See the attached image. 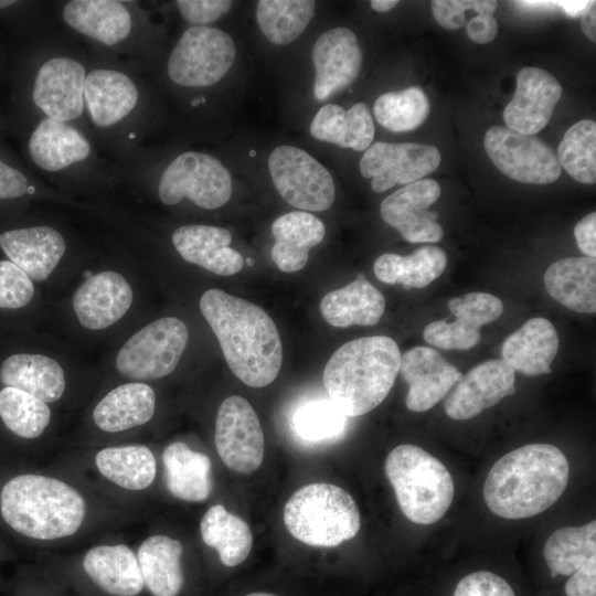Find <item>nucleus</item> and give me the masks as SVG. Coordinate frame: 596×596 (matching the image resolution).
Masks as SVG:
<instances>
[{"mask_svg": "<svg viewBox=\"0 0 596 596\" xmlns=\"http://www.w3.org/2000/svg\"><path fill=\"white\" fill-rule=\"evenodd\" d=\"M200 310L237 379L251 387H264L276 379L283 348L277 327L265 310L216 288L201 296Z\"/></svg>", "mask_w": 596, "mask_h": 596, "instance_id": "nucleus-1", "label": "nucleus"}, {"mask_svg": "<svg viewBox=\"0 0 596 596\" xmlns=\"http://www.w3.org/2000/svg\"><path fill=\"white\" fill-rule=\"evenodd\" d=\"M568 475V461L560 448L529 444L494 462L485 480L483 499L490 511L500 518H531L561 498Z\"/></svg>", "mask_w": 596, "mask_h": 596, "instance_id": "nucleus-2", "label": "nucleus"}, {"mask_svg": "<svg viewBox=\"0 0 596 596\" xmlns=\"http://www.w3.org/2000/svg\"><path fill=\"white\" fill-rule=\"evenodd\" d=\"M401 355L396 342L386 336L364 337L344 343L323 370L328 397L348 417L371 412L393 387Z\"/></svg>", "mask_w": 596, "mask_h": 596, "instance_id": "nucleus-3", "label": "nucleus"}, {"mask_svg": "<svg viewBox=\"0 0 596 596\" xmlns=\"http://www.w3.org/2000/svg\"><path fill=\"white\" fill-rule=\"evenodd\" d=\"M3 520L14 531L35 540L73 535L82 525L86 504L68 483L42 475H19L0 493Z\"/></svg>", "mask_w": 596, "mask_h": 596, "instance_id": "nucleus-4", "label": "nucleus"}, {"mask_svg": "<svg viewBox=\"0 0 596 596\" xmlns=\"http://www.w3.org/2000/svg\"><path fill=\"white\" fill-rule=\"evenodd\" d=\"M385 473L403 514L417 524H433L449 509L454 481L445 465L423 448L403 444L387 455Z\"/></svg>", "mask_w": 596, "mask_h": 596, "instance_id": "nucleus-5", "label": "nucleus"}, {"mask_svg": "<svg viewBox=\"0 0 596 596\" xmlns=\"http://www.w3.org/2000/svg\"><path fill=\"white\" fill-rule=\"evenodd\" d=\"M284 523L305 544L333 547L358 534L361 518L350 493L336 485L319 482L300 488L289 498Z\"/></svg>", "mask_w": 596, "mask_h": 596, "instance_id": "nucleus-6", "label": "nucleus"}, {"mask_svg": "<svg viewBox=\"0 0 596 596\" xmlns=\"http://www.w3.org/2000/svg\"><path fill=\"white\" fill-rule=\"evenodd\" d=\"M235 57V43L228 33L212 26H190L170 53L167 72L177 85L207 87L228 73Z\"/></svg>", "mask_w": 596, "mask_h": 596, "instance_id": "nucleus-7", "label": "nucleus"}, {"mask_svg": "<svg viewBox=\"0 0 596 596\" xmlns=\"http://www.w3.org/2000/svg\"><path fill=\"white\" fill-rule=\"evenodd\" d=\"M233 191L230 171L215 157L187 151L163 170L158 195L162 203L174 205L184 198L199 207L215 210L228 202Z\"/></svg>", "mask_w": 596, "mask_h": 596, "instance_id": "nucleus-8", "label": "nucleus"}, {"mask_svg": "<svg viewBox=\"0 0 596 596\" xmlns=\"http://www.w3.org/2000/svg\"><path fill=\"white\" fill-rule=\"evenodd\" d=\"M188 339L182 320L164 317L152 321L121 347L116 356L117 371L136 381L163 377L177 368Z\"/></svg>", "mask_w": 596, "mask_h": 596, "instance_id": "nucleus-9", "label": "nucleus"}, {"mask_svg": "<svg viewBox=\"0 0 596 596\" xmlns=\"http://www.w3.org/2000/svg\"><path fill=\"white\" fill-rule=\"evenodd\" d=\"M267 164L275 189L288 204L306 212L326 211L333 204L336 187L331 173L304 149L277 146Z\"/></svg>", "mask_w": 596, "mask_h": 596, "instance_id": "nucleus-10", "label": "nucleus"}, {"mask_svg": "<svg viewBox=\"0 0 596 596\" xmlns=\"http://www.w3.org/2000/svg\"><path fill=\"white\" fill-rule=\"evenodd\" d=\"M483 145L492 163L514 181L550 184L562 173L554 150L534 136L496 125L487 130Z\"/></svg>", "mask_w": 596, "mask_h": 596, "instance_id": "nucleus-11", "label": "nucleus"}, {"mask_svg": "<svg viewBox=\"0 0 596 596\" xmlns=\"http://www.w3.org/2000/svg\"><path fill=\"white\" fill-rule=\"evenodd\" d=\"M214 440L225 466L238 473H252L264 458V434L252 405L233 395L219 407Z\"/></svg>", "mask_w": 596, "mask_h": 596, "instance_id": "nucleus-12", "label": "nucleus"}, {"mask_svg": "<svg viewBox=\"0 0 596 596\" xmlns=\"http://www.w3.org/2000/svg\"><path fill=\"white\" fill-rule=\"evenodd\" d=\"M440 161L439 150L432 145L377 141L365 150L359 169L363 178L371 179L373 191L384 192L396 184L424 179Z\"/></svg>", "mask_w": 596, "mask_h": 596, "instance_id": "nucleus-13", "label": "nucleus"}, {"mask_svg": "<svg viewBox=\"0 0 596 596\" xmlns=\"http://www.w3.org/2000/svg\"><path fill=\"white\" fill-rule=\"evenodd\" d=\"M440 185L433 179H421L394 191L380 205L382 220L411 243H435L444 231L438 213L429 211L440 196Z\"/></svg>", "mask_w": 596, "mask_h": 596, "instance_id": "nucleus-14", "label": "nucleus"}, {"mask_svg": "<svg viewBox=\"0 0 596 596\" xmlns=\"http://www.w3.org/2000/svg\"><path fill=\"white\" fill-rule=\"evenodd\" d=\"M447 306L455 319L433 321L423 331L428 344L445 350L473 348L480 340L479 329L503 312V302L498 297L480 291L455 297Z\"/></svg>", "mask_w": 596, "mask_h": 596, "instance_id": "nucleus-15", "label": "nucleus"}, {"mask_svg": "<svg viewBox=\"0 0 596 596\" xmlns=\"http://www.w3.org/2000/svg\"><path fill=\"white\" fill-rule=\"evenodd\" d=\"M315 67L313 96L323 102L345 89L358 77L362 66V51L354 32L333 28L323 32L311 51Z\"/></svg>", "mask_w": 596, "mask_h": 596, "instance_id": "nucleus-16", "label": "nucleus"}, {"mask_svg": "<svg viewBox=\"0 0 596 596\" xmlns=\"http://www.w3.org/2000/svg\"><path fill=\"white\" fill-rule=\"evenodd\" d=\"M562 93V85L551 73L532 66L521 68L513 97L503 110L505 127L534 136L549 124Z\"/></svg>", "mask_w": 596, "mask_h": 596, "instance_id": "nucleus-17", "label": "nucleus"}, {"mask_svg": "<svg viewBox=\"0 0 596 596\" xmlns=\"http://www.w3.org/2000/svg\"><path fill=\"white\" fill-rule=\"evenodd\" d=\"M85 77V68L76 60L50 58L36 73L32 99L47 118L61 123L76 119L84 109Z\"/></svg>", "mask_w": 596, "mask_h": 596, "instance_id": "nucleus-18", "label": "nucleus"}, {"mask_svg": "<svg viewBox=\"0 0 596 596\" xmlns=\"http://www.w3.org/2000/svg\"><path fill=\"white\" fill-rule=\"evenodd\" d=\"M515 374L503 360H489L473 366L447 395L444 408L453 419L466 421L512 395Z\"/></svg>", "mask_w": 596, "mask_h": 596, "instance_id": "nucleus-19", "label": "nucleus"}, {"mask_svg": "<svg viewBox=\"0 0 596 596\" xmlns=\"http://www.w3.org/2000/svg\"><path fill=\"white\" fill-rule=\"evenodd\" d=\"M398 372L408 384L405 403L413 412L433 408L462 377L455 365L429 347H415L401 355Z\"/></svg>", "mask_w": 596, "mask_h": 596, "instance_id": "nucleus-20", "label": "nucleus"}, {"mask_svg": "<svg viewBox=\"0 0 596 596\" xmlns=\"http://www.w3.org/2000/svg\"><path fill=\"white\" fill-rule=\"evenodd\" d=\"M130 285L117 272L105 270L86 279L75 291L73 307L79 323L105 329L121 319L131 306Z\"/></svg>", "mask_w": 596, "mask_h": 596, "instance_id": "nucleus-21", "label": "nucleus"}, {"mask_svg": "<svg viewBox=\"0 0 596 596\" xmlns=\"http://www.w3.org/2000/svg\"><path fill=\"white\" fill-rule=\"evenodd\" d=\"M0 247L31 280H45L63 257L66 244L60 232L47 225L23 227L0 234Z\"/></svg>", "mask_w": 596, "mask_h": 596, "instance_id": "nucleus-22", "label": "nucleus"}, {"mask_svg": "<svg viewBox=\"0 0 596 596\" xmlns=\"http://www.w3.org/2000/svg\"><path fill=\"white\" fill-rule=\"evenodd\" d=\"M171 240L184 260L216 275H234L245 264L241 253L230 246L232 235L224 227L183 225L174 230Z\"/></svg>", "mask_w": 596, "mask_h": 596, "instance_id": "nucleus-23", "label": "nucleus"}, {"mask_svg": "<svg viewBox=\"0 0 596 596\" xmlns=\"http://www.w3.org/2000/svg\"><path fill=\"white\" fill-rule=\"evenodd\" d=\"M557 351L558 336L553 323L535 317L503 341L501 360L514 371L526 375L547 374Z\"/></svg>", "mask_w": 596, "mask_h": 596, "instance_id": "nucleus-24", "label": "nucleus"}, {"mask_svg": "<svg viewBox=\"0 0 596 596\" xmlns=\"http://www.w3.org/2000/svg\"><path fill=\"white\" fill-rule=\"evenodd\" d=\"M84 98L92 121L105 128L131 113L138 102V89L128 75L97 68L85 77Z\"/></svg>", "mask_w": 596, "mask_h": 596, "instance_id": "nucleus-25", "label": "nucleus"}, {"mask_svg": "<svg viewBox=\"0 0 596 596\" xmlns=\"http://www.w3.org/2000/svg\"><path fill=\"white\" fill-rule=\"evenodd\" d=\"M83 567L100 589L113 596H137L145 586L137 555L125 544L89 549Z\"/></svg>", "mask_w": 596, "mask_h": 596, "instance_id": "nucleus-26", "label": "nucleus"}, {"mask_svg": "<svg viewBox=\"0 0 596 596\" xmlns=\"http://www.w3.org/2000/svg\"><path fill=\"white\" fill-rule=\"evenodd\" d=\"M275 244L272 258L285 273L304 268L311 247L324 237L326 226L316 215L306 211H292L278 216L272 224Z\"/></svg>", "mask_w": 596, "mask_h": 596, "instance_id": "nucleus-27", "label": "nucleus"}, {"mask_svg": "<svg viewBox=\"0 0 596 596\" xmlns=\"http://www.w3.org/2000/svg\"><path fill=\"white\" fill-rule=\"evenodd\" d=\"M544 286L562 306L577 312L595 313V257H568L554 262L544 273Z\"/></svg>", "mask_w": 596, "mask_h": 596, "instance_id": "nucleus-28", "label": "nucleus"}, {"mask_svg": "<svg viewBox=\"0 0 596 596\" xmlns=\"http://www.w3.org/2000/svg\"><path fill=\"white\" fill-rule=\"evenodd\" d=\"M309 131L317 140L364 151L372 145L375 127L364 103H355L349 109L326 104L315 115Z\"/></svg>", "mask_w": 596, "mask_h": 596, "instance_id": "nucleus-29", "label": "nucleus"}, {"mask_svg": "<svg viewBox=\"0 0 596 596\" xmlns=\"http://www.w3.org/2000/svg\"><path fill=\"white\" fill-rule=\"evenodd\" d=\"M65 23L104 45L125 40L131 30V15L115 0H72L63 9Z\"/></svg>", "mask_w": 596, "mask_h": 596, "instance_id": "nucleus-30", "label": "nucleus"}, {"mask_svg": "<svg viewBox=\"0 0 596 596\" xmlns=\"http://www.w3.org/2000/svg\"><path fill=\"white\" fill-rule=\"evenodd\" d=\"M385 310V298L361 274L349 285L324 295L320 311L333 327L374 326Z\"/></svg>", "mask_w": 596, "mask_h": 596, "instance_id": "nucleus-31", "label": "nucleus"}, {"mask_svg": "<svg viewBox=\"0 0 596 596\" xmlns=\"http://www.w3.org/2000/svg\"><path fill=\"white\" fill-rule=\"evenodd\" d=\"M29 151L38 167L55 172L88 158L91 145L73 126L46 117L31 134Z\"/></svg>", "mask_w": 596, "mask_h": 596, "instance_id": "nucleus-32", "label": "nucleus"}, {"mask_svg": "<svg viewBox=\"0 0 596 596\" xmlns=\"http://www.w3.org/2000/svg\"><path fill=\"white\" fill-rule=\"evenodd\" d=\"M169 492L183 501L200 502L212 491V464L207 455L182 441L171 443L162 454Z\"/></svg>", "mask_w": 596, "mask_h": 596, "instance_id": "nucleus-33", "label": "nucleus"}, {"mask_svg": "<svg viewBox=\"0 0 596 596\" xmlns=\"http://www.w3.org/2000/svg\"><path fill=\"white\" fill-rule=\"evenodd\" d=\"M0 380L4 385L24 391L46 404L58 401L65 390L62 366L42 354L18 353L7 358L0 366Z\"/></svg>", "mask_w": 596, "mask_h": 596, "instance_id": "nucleus-34", "label": "nucleus"}, {"mask_svg": "<svg viewBox=\"0 0 596 596\" xmlns=\"http://www.w3.org/2000/svg\"><path fill=\"white\" fill-rule=\"evenodd\" d=\"M156 409L153 390L140 382L121 384L96 405L93 419L107 433H118L146 424Z\"/></svg>", "mask_w": 596, "mask_h": 596, "instance_id": "nucleus-35", "label": "nucleus"}, {"mask_svg": "<svg viewBox=\"0 0 596 596\" xmlns=\"http://www.w3.org/2000/svg\"><path fill=\"white\" fill-rule=\"evenodd\" d=\"M182 553L181 542L167 535H152L140 544L137 560L152 596L179 594L183 585Z\"/></svg>", "mask_w": 596, "mask_h": 596, "instance_id": "nucleus-36", "label": "nucleus"}, {"mask_svg": "<svg viewBox=\"0 0 596 596\" xmlns=\"http://www.w3.org/2000/svg\"><path fill=\"white\" fill-rule=\"evenodd\" d=\"M447 265L444 249L434 245L422 246L409 255L382 254L374 262L377 279L386 284L424 288L438 278Z\"/></svg>", "mask_w": 596, "mask_h": 596, "instance_id": "nucleus-37", "label": "nucleus"}, {"mask_svg": "<svg viewBox=\"0 0 596 596\" xmlns=\"http://www.w3.org/2000/svg\"><path fill=\"white\" fill-rule=\"evenodd\" d=\"M200 531L203 542L217 551L225 566L241 564L252 550L253 534L248 524L222 504H214L205 512Z\"/></svg>", "mask_w": 596, "mask_h": 596, "instance_id": "nucleus-38", "label": "nucleus"}, {"mask_svg": "<svg viewBox=\"0 0 596 596\" xmlns=\"http://www.w3.org/2000/svg\"><path fill=\"white\" fill-rule=\"evenodd\" d=\"M95 464L106 479L132 491L148 488L157 471L156 458L143 445L104 448L96 454Z\"/></svg>", "mask_w": 596, "mask_h": 596, "instance_id": "nucleus-39", "label": "nucleus"}, {"mask_svg": "<svg viewBox=\"0 0 596 596\" xmlns=\"http://www.w3.org/2000/svg\"><path fill=\"white\" fill-rule=\"evenodd\" d=\"M316 13L312 0H259L255 18L264 36L276 45L297 40Z\"/></svg>", "mask_w": 596, "mask_h": 596, "instance_id": "nucleus-40", "label": "nucleus"}, {"mask_svg": "<svg viewBox=\"0 0 596 596\" xmlns=\"http://www.w3.org/2000/svg\"><path fill=\"white\" fill-rule=\"evenodd\" d=\"M543 556L552 577L572 575L596 556V521L554 531L545 542Z\"/></svg>", "mask_w": 596, "mask_h": 596, "instance_id": "nucleus-41", "label": "nucleus"}, {"mask_svg": "<svg viewBox=\"0 0 596 596\" xmlns=\"http://www.w3.org/2000/svg\"><path fill=\"white\" fill-rule=\"evenodd\" d=\"M347 426L348 416L329 397L301 403L291 417L295 436L309 446L332 444L341 439Z\"/></svg>", "mask_w": 596, "mask_h": 596, "instance_id": "nucleus-42", "label": "nucleus"}, {"mask_svg": "<svg viewBox=\"0 0 596 596\" xmlns=\"http://www.w3.org/2000/svg\"><path fill=\"white\" fill-rule=\"evenodd\" d=\"M429 111V99L418 86L384 93L373 105V114L377 123L393 132L416 129L426 120Z\"/></svg>", "mask_w": 596, "mask_h": 596, "instance_id": "nucleus-43", "label": "nucleus"}, {"mask_svg": "<svg viewBox=\"0 0 596 596\" xmlns=\"http://www.w3.org/2000/svg\"><path fill=\"white\" fill-rule=\"evenodd\" d=\"M557 160L581 183L596 182V123L583 119L565 132L557 148Z\"/></svg>", "mask_w": 596, "mask_h": 596, "instance_id": "nucleus-44", "label": "nucleus"}, {"mask_svg": "<svg viewBox=\"0 0 596 596\" xmlns=\"http://www.w3.org/2000/svg\"><path fill=\"white\" fill-rule=\"evenodd\" d=\"M0 417L12 433L30 439L43 434L50 423L51 411L38 397L6 386L0 391Z\"/></svg>", "mask_w": 596, "mask_h": 596, "instance_id": "nucleus-45", "label": "nucleus"}, {"mask_svg": "<svg viewBox=\"0 0 596 596\" xmlns=\"http://www.w3.org/2000/svg\"><path fill=\"white\" fill-rule=\"evenodd\" d=\"M33 295L34 287L26 274L12 262L0 260V308H21Z\"/></svg>", "mask_w": 596, "mask_h": 596, "instance_id": "nucleus-46", "label": "nucleus"}, {"mask_svg": "<svg viewBox=\"0 0 596 596\" xmlns=\"http://www.w3.org/2000/svg\"><path fill=\"white\" fill-rule=\"evenodd\" d=\"M497 4L498 2L493 0H435L432 2V12L439 25L447 30H456L466 25V11L493 14Z\"/></svg>", "mask_w": 596, "mask_h": 596, "instance_id": "nucleus-47", "label": "nucleus"}, {"mask_svg": "<svg viewBox=\"0 0 596 596\" xmlns=\"http://www.w3.org/2000/svg\"><path fill=\"white\" fill-rule=\"evenodd\" d=\"M454 596H515L513 589L501 576L479 571L461 578Z\"/></svg>", "mask_w": 596, "mask_h": 596, "instance_id": "nucleus-48", "label": "nucleus"}, {"mask_svg": "<svg viewBox=\"0 0 596 596\" xmlns=\"http://www.w3.org/2000/svg\"><path fill=\"white\" fill-rule=\"evenodd\" d=\"M175 4L181 17L192 26H207L225 15L233 2L230 0H178Z\"/></svg>", "mask_w": 596, "mask_h": 596, "instance_id": "nucleus-49", "label": "nucleus"}, {"mask_svg": "<svg viewBox=\"0 0 596 596\" xmlns=\"http://www.w3.org/2000/svg\"><path fill=\"white\" fill-rule=\"evenodd\" d=\"M566 596H596V556L570 575L565 584Z\"/></svg>", "mask_w": 596, "mask_h": 596, "instance_id": "nucleus-50", "label": "nucleus"}, {"mask_svg": "<svg viewBox=\"0 0 596 596\" xmlns=\"http://www.w3.org/2000/svg\"><path fill=\"white\" fill-rule=\"evenodd\" d=\"M28 188L25 175L0 160V200L22 196Z\"/></svg>", "mask_w": 596, "mask_h": 596, "instance_id": "nucleus-51", "label": "nucleus"}, {"mask_svg": "<svg viewBox=\"0 0 596 596\" xmlns=\"http://www.w3.org/2000/svg\"><path fill=\"white\" fill-rule=\"evenodd\" d=\"M465 26L469 39L479 44L490 43L498 33V22L493 14H476Z\"/></svg>", "mask_w": 596, "mask_h": 596, "instance_id": "nucleus-52", "label": "nucleus"}, {"mask_svg": "<svg viewBox=\"0 0 596 596\" xmlns=\"http://www.w3.org/2000/svg\"><path fill=\"white\" fill-rule=\"evenodd\" d=\"M574 236L578 248L588 257L596 256V213L592 212L577 222Z\"/></svg>", "mask_w": 596, "mask_h": 596, "instance_id": "nucleus-53", "label": "nucleus"}, {"mask_svg": "<svg viewBox=\"0 0 596 596\" xmlns=\"http://www.w3.org/2000/svg\"><path fill=\"white\" fill-rule=\"evenodd\" d=\"M581 26L585 35L596 41V2L589 1L586 9L582 13Z\"/></svg>", "mask_w": 596, "mask_h": 596, "instance_id": "nucleus-54", "label": "nucleus"}, {"mask_svg": "<svg viewBox=\"0 0 596 596\" xmlns=\"http://www.w3.org/2000/svg\"><path fill=\"white\" fill-rule=\"evenodd\" d=\"M589 1H558L556 6L562 8L564 12L570 17L582 15Z\"/></svg>", "mask_w": 596, "mask_h": 596, "instance_id": "nucleus-55", "label": "nucleus"}, {"mask_svg": "<svg viewBox=\"0 0 596 596\" xmlns=\"http://www.w3.org/2000/svg\"><path fill=\"white\" fill-rule=\"evenodd\" d=\"M398 1L396 0H372L370 6L373 10L377 12H387L397 6Z\"/></svg>", "mask_w": 596, "mask_h": 596, "instance_id": "nucleus-56", "label": "nucleus"}, {"mask_svg": "<svg viewBox=\"0 0 596 596\" xmlns=\"http://www.w3.org/2000/svg\"><path fill=\"white\" fill-rule=\"evenodd\" d=\"M14 3H15V1H13V0H0V9L10 7V6L14 4Z\"/></svg>", "mask_w": 596, "mask_h": 596, "instance_id": "nucleus-57", "label": "nucleus"}, {"mask_svg": "<svg viewBox=\"0 0 596 596\" xmlns=\"http://www.w3.org/2000/svg\"><path fill=\"white\" fill-rule=\"evenodd\" d=\"M245 596H276V595H273V594H269V593L258 592V593H251V594H247Z\"/></svg>", "mask_w": 596, "mask_h": 596, "instance_id": "nucleus-58", "label": "nucleus"}, {"mask_svg": "<svg viewBox=\"0 0 596 596\" xmlns=\"http://www.w3.org/2000/svg\"><path fill=\"white\" fill-rule=\"evenodd\" d=\"M245 264L248 265V266H252L253 265L252 258H246Z\"/></svg>", "mask_w": 596, "mask_h": 596, "instance_id": "nucleus-59", "label": "nucleus"}]
</instances>
